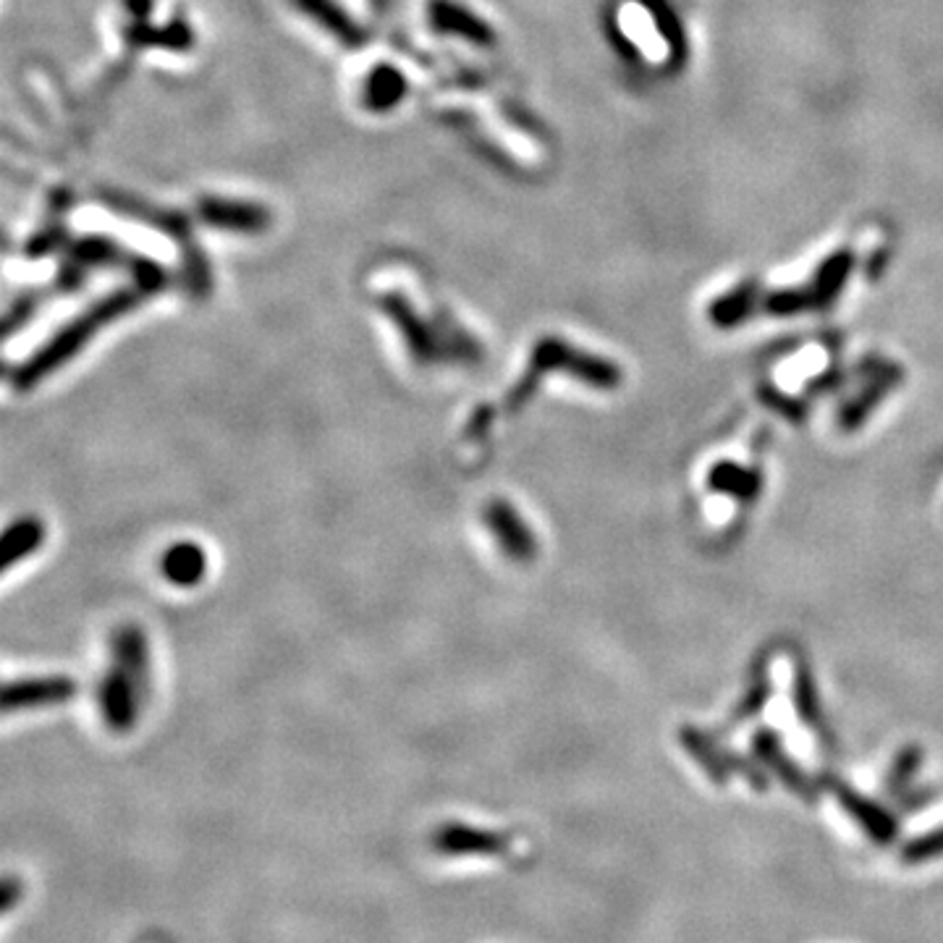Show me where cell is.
<instances>
[{"label": "cell", "instance_id": "cell-3", "mask_svg": "<svg viewBox=\"0 0 943 943\" xmlns=\"http://www.w3.org/2000/svg\"><path fill=\"white\" fill-rule=\"evenodd\" d=\"M831 794L836 797V803L844 807L846 816L855 820L860 829L868 833V838L873 844L886 846L896 838V833H899V825H896V820L883 805L873 803L870 797H865V794L855 792L852 786L842 784V781H831Z\"/></svg>", "mask_w": 943, "mask_h": 943}, {"label": "cell", "instance_id": "cell-2", "mask_svg": "<svg viewBox=\"0 0 943 943\" xmlns=\"http://www.w3.org/2000/svg\"><path fill=\"white\" fill-rule=\"evenodd\" d=\"M570 370L577 375L579 380H585V383L596 385V389H616L619 385V375L616 367L611 365V362L596 359V357H585V354L574 352V348L564 346L561 341H542L538 346V352H535L532 359V370L527 372V378L522 380L519 389L512 391V399H509V406H519L527 402L529 393L535 391V383H538V375L548 372V370Z\"/></svg>", "mask_w": 943, "mask_h": 943}, {"label": "cell", "instance_id": "cell-13", "mask_svg": "<svg viewBox=\"0 0 943 943\" xmlns=\"http://www.w3.org/2000/svg\"><path fill=\"white\" fill-rule=\"evenodd\" d=\"M163 574L173 585H195L205 574V555L195 542H179L166 553Z\"/></svg>", "mask_w": 943, "mask_h": 943}, {"label": "cell", "instance_id": "cell-8", "mask_svg": "<svg viewBox=\"0 0 943 943\" xmlns=\"http://www.w3.org/2000/svg\"><path fill=\"white\" fill-rule=\"evenodd\" d=\"M203 218L218 225V229L247 231V234L262 231L270 223V216L260 205L229 203V199H208V203H203Z\"/></svg>", "mask_w": 943, "mask_h": 943}, {"label": "cell", "instance_id": "cell-6", "mask_svg": "<svg viewBox=\"0 0 943 943\" xmlns=\"http://www.w3.org/2000/svg\"><path fill=\"white\" fill-rule=\"evenodd\" d=\"M430 19L436 24V29L449 32V35H462L464 40L475 45H493L495 35L482 19H477L472 11L462 9V5L451 3V0H432L430 5Z\"/></svg>", "mask_w": 943, "mask_h": 943}, {"label": "cell", "instance_id": "cell-10", "mask_svg": "<svg viewBox=\"0 0 943 943\" xmlns=\"http://www.w3.org/2000/svg\"><path fill=\"white\" fill-rule=\"evenodd\" d=\"M100 706L113 728H128L134 723V679L121 666L102 682Z\"/></svg>", "mask_w": 943, "mask_h": 943}, {"label": "cell", "instance_id": "cell-9", "mask_svg": "<svg viewBox=\"0 0 943 943\" xmlns=\"http://www.w3.org/2000/svg\"><path fill=\"white\" fill-rule=\"evenodd\" d=\"M296 5H299L302 14L315 19L322 29L331 32L333 37H339L348 48L365 45V29H362L335 0H296Z\"/></svg>", "mask_w": 943, "mask_h": 943}, {"label": "cell", "instance_id": "cell-19", "mask_svg": "<svg viewBox=\"0 0 943 943\" xmlns=\"http://www.w3.org/2000/svg\"><path fill=\"white\" fill-rule=\"evenodd\" d=\"M797 702H799V708H803V715H805V719H807V721H816L818 702H816V695H812L810 679H807V676H803V679H799V687H797Z\"/></svg>", "mask_w": 943, "mask_h": 943}, {"label": "cell", "instance_id": "cell-11", "mask_svg": "<svg viewBox=\"0 0 943 943\" xmlns=\"http://www.w3.org/2000/svg\"><path fill=\"white\" fill-rule=\"evenodd\" d=\"M383 307L389 309L391 318L396 320V326L404 331V339H406V344H409L412 357H415L417 362L432 359L436 348H432L428 328H425V322L419 320L415 313H412V307L406 305L402 296H393V299H385Z\"/></svg>", "mask_w": 943, "mask_h": 943}, {"label": "cell", "instance_id": "cell-18", "mask_svg": "<svg viewBox=\"0 0 943 943\" xmlns=\"http://www.w3.org/2000/svg\"><path fill=\"white\" fill-rule=\"evenodd\" d=\"M917 766H920V755L913 752V749H909V752H904L902 758L896 760V766L891 768L889 789L891 792H902L904 786L909 784V779H913V773H915Z\"/></svg>", "mask_w": 943, "mask_h": 943}, {"label": "cell", "instance_id": "cell-1", "mask_svg": "<svg viewBox=\"0 0 943 943\" xmlns=\"http://www.w3.org/2000/svg\"><path fill=\"white\" fill-rule=\"evenodd\" d=\"M139 302V294L134 292H115L108 296V299H102L95 305L89 313H84L82 318H76L74 322H69L66 328H63L61 333L56 335L53 341H50L48 346L40 348V352L35 354L29 362H24L22 367L14 372V385L16 389L27 391L35 383H40L48 372H53L56 367H61L63 362H69L74 357L79 348L87 344L89 339H93V333L98 331V328L108 326V322L119 318V315H124L126 309H132Z\"/></svg>", "mask_w": 943, "mask_h": 943}, {"label": "cell", "instance_id": "cell-12", "mask_svg": "<svg viewBox=\"0 0 943 943\" xmlns=\"http://www.w3.org/2000/svg\"><path fill=\"white\" fill-rule=\"evenodd\" d=\"M406 93V79L402 71L391 66H378L365 84V102L370 111H391Z\"/></svg>", "mask_w": 943, "mask_h": 943}, {"label": "cell", "instance_id": "cell-7", "mask_svg": "<svg viewBox=\"0 0 943 943\" xmlns=\"http://www.w3.org/2000/svg\"><path fill=\"white\" fill-rule=\"evenodd\" d=\"M752 747H755V752H758V758L763 760L768 768H773V771H776V776L784 781V784L789 786L794 794H799L803 799H812V794H816V786H812V781L805 776L803 768L794 766L792 760L786 758L784 747H781L776 734L760 732L758 736H755Z\"/></svg>", "mask_w": 943, "mask_h": 943}, {"label": "cell", "instance_id": "cell-14", "mask_svg": "<svg viewBox=\"0 0 943 943\" xmlns=\"http://www.w3.org/2000/svg\"><path fill=\"white\" fill-rule=\"evenodd\" d=\"M45 540V527L37 519H24L9 527L3 538V570H11L19 559H27Z\"/></svg>", "mask_w": 943, "mask_h": 943}, {"label": "cell", "instance_id": "cell-5", "mask_svg": "<svg viewBox=\"0 0 943 943\" xmlns=\"http://www.w3.org/2000/svg\"><path fill=\"white\" fill-rule=\"evenodd\" d=\"M488 525L499 538L501 548L516 561H527L535 555V538L529 532L527 525H522V519L516 512L509 506L506 501H493L488 506Z\"/></svg>", "mask_w": 943, "mask_h": 943}, {"label": "cell", "instance_id": "cell-4", "mask_svg": "<svg viewBox=\"0 0 943 943\" xmlns=\"http://www.w3.org/2000/svg\"><path fill=\"white\" fill-rule=\"evenodd\" d=\"M76 693L74 682L66 676H45V679H24L14 682L5 687L3 695V708L16 710V708H35V706H50V702H63L71 700Z\"/></svg>", "mask_w": 943, "mask_h": 943}, {"label": "cell", "instance_id": "cell-17", "mask_svg": "<svg viewBox=\"0 0 943 943\" xmlns=\"http://www.w3.org/2000/svg\"><path fill=\"white\" fill-rule=\"evenodd\" d=\"M684 745L689 747V752L695 755L697 760H700V766L706 768L710 773V779L715 781V784H723L726 781V766H723V755L715 752V749H710V745L702 736H697L693 732L684 734Z\"/></svg>", "mask_w": 943, "mask_h": 943}, {"label": "cell", "instance_id": "cell-16", "mask_svg": "<svg viewBox=\"0 0 943 943\" xmlns=\"http://www.w3.org/2000/svg\"><path fill=\"white\" fill-rule=\"evenodd\" d=\"M935 857H943V825L941 829L922 833V836L909 838V842L902 846L904 865H922L935 860Z\"/></svg>", "mask_w": 943, "mask_h": 943}, {"label": "cell", "instance_id": "cell-15", "mask_svg": "<svg viewBox=\"0 0 943 943\" xmlns=\"http://www.w3.org/2000/svg\"><path fill=\"white\" fill-rule=\"evenodd\" d=\"M710 488L723 490V493H734L739 499H752L758 493L760 482L755 472L745 467H736V464H719L710 472Z\"/></svg>", "mask_w": 943, "mask_h": 943}]
</instances>
